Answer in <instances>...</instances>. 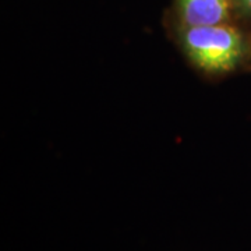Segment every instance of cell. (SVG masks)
I'll return each instance as SVG.
<instances>
[{
    "label": "cell",
    "instance_id": "1",
    "mask_svg": "<svg viewBox=\"0 0 251 251\" xmlns=\"http://www.w3.org/2000/svg\"><path fill=\"white\" fill-rule=\"evenodd\" d=\"M165 31L202 80L219 82L251 72V29L236 21L196 27L166 25Z\"/></svg>",
    "mask_w": 251,
    "mask_h": 251
},
{
    "label": "cell",
    "instance_id": "2",
    "mask_svg": "<svg viewBox=\"0 0 251 251\" xmlns=\"http://www.w3.org/2000/svg\"><path fill=\"white\" fill-rule=\"evenodd\" d=\"M234 21L232 0H172L163 27L215 25Z\"/></svg>",
    "mask_w": 251,
    "mask_h": 251
},
{
    "label": "cell",
    "instance_id": "3",
    "mask_svg": "<svg viewBox=\"0 0 251 251\" xmlns=\"http://www.w3.org/2000/svg\"><path fill=\"white\" fill-rule=\"evenodd\" d=\"M236 23L251 29V0H232Z\"/></svg>",
    "mask_w": 251,
    "mask_h": 251
}]
</instances>
